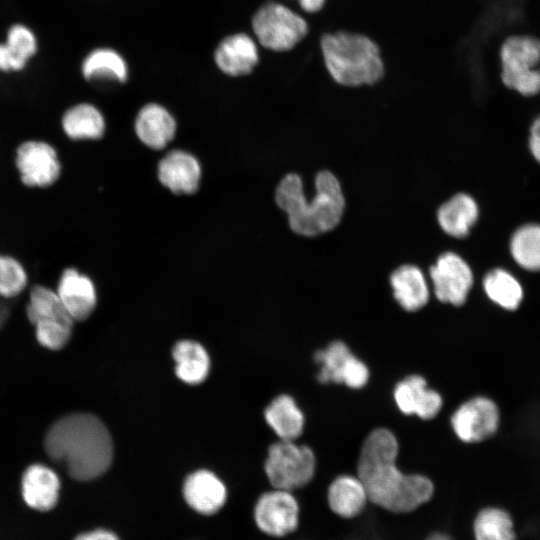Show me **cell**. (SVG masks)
Masks as SVG:
<instances>
[{"instance_id":"obj_1","label":"cell","mask_w":540,"mask_h":540,"mask_svg":"<svg viewBox=\"0 0 540 540\" xmlns=\"http://www.w3.org/2000/svg\"><path fill=\"white\" fill-rule=\"evenodd\" d=\"M398 442L388 429L378 428L365 439L357 476L365 486L369 502L396 514L415 511L432 498L434 485L421 474H405L398 469Z\"/></svg>"},{"instance_id":"obj_2","label":"cell","mask_w":540,"mask_h":540,"mask_svg":"<svg viewBox=\"0 0 540 540\" xmlns=\"http://www.w3.org/2000/svg\"><path fill=\"white\" fill-rule=\"evenodd\" d=\"M44 448L48 456L66 466L79 481L103 475L113 459V444L105 424L95 415L73 413L61 417L48 429Z\"/></svg>"},{"instance_id":"obj_3","label":"cell","mask_w":540,"mask_h":540,"mask_svg":"<svg viewBox=\"0 0 540 540\" xmlns=\"http://www.w3.org/2000/svg\"><path fill=\"white\" fill-rule=\"evenodd\" d=\"M305 196L299 175L284 176L275 190L277 206L288 216L290 229L301 236L314 237L333 230L341 221L345 198L337 177L328 170L315 177V195Z\"/></svg>"},{"instance_id":"obj_4","label":"cell","mask_w":540,"mask_h":540,"mask_svg":"<svg viewBox=\"0 0 540 540\" xmlns=\"http://www.w3.org/2000/svg\"><path fill=\"white\" fill-rule=\"evenodd\" d=\"M321 51L330 76L340 85H371L384 74L379 47L365 35L327 33L321 38Z\"/></svg>"},{"instance_id":"obj_5","label":"cell","mask_w":540,"mask_h":540,"mask_svg":"<svg viewBox=\"0 0 540 540\" xmlns=\"http://www.w3.org/2000/svg\"><path fill=\"white\" fill-rule=\"evenodd\" d=\"M12 161L18 182L28 190H49L63 177L61 152L46 138L29 137L20 141L14 148Z\"/></svg>"},{"instance_id":"obj_6","label":"cell","mask_w":540,"mask_h":540,"mask_svg":"<svg viewBox=\"0 0 540 540\" xmlns=\"http://www.w3.org/2000/svg\"><path fill=\"white\" fill-rule=\"evenodd\" d=\"M501 81L522 96L540 93V38L526 33L506 37L499 50Z\"/></svg>"},{"instance_id":"obj_7","label":"cell","mask_w":540,"mask_h":540,"mask_svg":"<svg viewBox=\"0 0 540 540\" xmlns=\"http://www.w3.org/2000/svg\"><path fill=\"white\" fill-rule=\"evenodd\" d=\"M26 315L35 326L36 339L41 346L56 351L69 342L74 320L65 310L55 289L34 284L28 293Z\"/></svg>"},{"instance_id":"obj_8","label":"cell","mask_w":540,"mask_h":540,"mask_svg":"<svg viewBox=\"0 0 540 540\" xmlns=\"http://www.w3.org/2000/svg\"><path fill=\"white\" fill-rule=\"evenodd\" d=\"M315 469L313 451L288 440L271 445L265 461V473L273 488L288 491L307 485L313 479Z\"/></svg>"},{"instance_id":"obj_9","label":"cell","mask_w":540,"mask_h":540,"mask_svg":"<svg viewBox=\"0 0 540 540\" xmlns=\"http://www.w3.org/2000/svg\"><path fill=\"white\" fill-rule=\"evenodd\" d=\"M252 28L263 47L278 52L292 49L308 32V25L300 15L275 2L263 5L256 12Z\"/></svg>"},{"instance_id":"obj_10","label":"cell","mask_w":540,"mask_h":540,"mask_svg":"<svg viewBox=\"0 0 540 540\" xmlns=\"http://www.w3.org/2000/svg\"><path fill=\"white\" fill-rule=\"evenodd\" d=\"M300 513L299 503L292 491L274 488L257 499L253 520L265 535L282 538L297 530Z\"/></svg>"},{"instance_id":"obj_11","label":"cell","mask_w":540,"mask_h":540,"mask_svg":"<svg viewBox=\"0 0 540 540\" xmlns=\"http://www.w3.org/2000/svg\"><path fill=\"white\" fill-rule=\"evenodd\" d=\"M455 434L466 443H477L492 437L500 425L497 404L483 396L464 402L452 415Z\"/></svg>"},{"instance_id":"obj_12","label":"cell","mask_w":540,"mask_h":540,"mask_svg":"<svg viewBox=\"0 0 540 540\" xmlns=\"http://www.w3.org/2000/svg\"><path fill=\"white\" fill-rule=\"evenodd\" d=\"M430 277L437 299L455 306L465 303L474 281L468 263L453 252H445L437 258L430 268Z\"/></svg>"},{"instance_id":"obj_13","label":"cell","mask_w":540,"mask_h":540,"mask_svg":"<svg viewBox=\"0 0 540 540\" xmlns=\"http://www.w3.org/2000/svg\"><path fill=\"white\" fill-rule=\"evenodd\" d=\"M314 359L320 364L317 378L321 383H343L358 389L368 381L367 366L341 341H334L325 350L317 351Z\"/></svg>"},{"instance_id":"obj_14","label":"cell","mask_w":540,"mask_h":540,"mask_svg":"<svg viewBox=\"0 0 540 540\" xmlns=\"http://www.w3.org/2000/svg\"><path fill=\"white\" fill-rule=\"evenodd\" d=\"M55 291L73 320L87 319L97 305V291L92 279L75 266L63 267Z\"/></svg>"},{"instance_id":"obj_15","label":"cell","mask_w":540,"mask_h":540,"mask_svg":"<svg viewBox=\"0 0 540 540\" xmlns=\"http://www.w3.org/2000/svg\"><path fill=\"white\" fill-rule=\"evenodd\" d=\"M202 176L198 159L184 150L169 151L158 163L159 182L176 195L195 193Z\"/></svg>"},{"instance_id":"obj_16","label":"cell","mask_w":540,"mask_h":540,"mask_svg":"<svg viewBox=\"0 0 540 540\" xmlns=\"http://www.w3.org/2000/svg\"><path fill=\"white\" fill-rule=\"evenodd\" d=\"M58 125L63 138L71 143L98 141L106 132L104 114L86 101L68 105L60 114Z\"/></svg>"},{"instance_id":"obj_17","label":"cell","mask_w":540,"mask_h":540,"mask_svg":"<svg viewBox=\"0 0 540 540\" xmlns=\"http://www.w3.org/2000/svg\"><path fill=\"white\" fill-rule=\"evenodd\" d=\"M182 493L186 504L204 516L218 513L227 500V488L223 481L213 472L203 469L185 478Z\"/></svg>"},{"instance_id":"obj_18","label":"cell","mask_w":540,"mask_h":540,"mask_svg":"<svg viewBox=\"0 0 540 540\" xmlns=\"http://www.w3.org/2000/svg\"><path fill=\"white\" fill-rule=\"evenodd\" d=\"M134 130L142 144L152 150H162L174 139L177 123L165 107L149 103L137 113Z\"/></svg>"},{"instance_id":"obj_19","label":"cell","mask_w":540,"mask_h":540,"mask_svg":"<svg viewBox=\"0 0 540 540\" xmlns=\"http://www.w3.org/2000/svg\"><path fill=\"white\" fill-rule=\"evenodd\" d=\"M394 398L404 414H416L425 420L434 418L442 406L440 394L427 388L425 379L419 375L408 376L399 382L394 389Z\"/></svg>"},{"instance_id":"obj_20","label":"cell","mask_w":540,"mask_h":540,"mask_svg":"<svg viewBox=\"0 0 540 540\" xmlns=\"http://www.w3.org/2000/svg\"><path fill=\"white\" fill-rule=\"evenodd\" d=\"M218 68L229 76L249 74L258 63L259 54L255 41L244 33H237L221 41L215 51Z\"/></svg>"},{"instance_id":"obj_21","label":"cell","mask_w":540,"mask_h":540,"mask_svg":"<svg viewBox=\"0 0 540 540\" xmlns=\"http://www.w3.org/2000/svg\"><path fill=\"white\" fill-rule=\"evenodd\" d=\"M368 502L365 486L358 476L340 475L328 487V507L341 519L352 520L359 517Z\"/></svg>"},{"instance_id":"obj_22","label":"cell","mask_w":540,"mask_h":540,"mask_svg":"<svg viewBox=\"0 0 540 540\" xmlns=\"http://www.w3.org/2000/svg\"><path fill=\"white\" fill-rule=\"evenodd\" d=\"M21 488L23 499L29 507L48 511L57 503L60 480L49 467L33 464L25 470Z\"/></svg>"},{"instance_id":"obj_23","label":"cell","mask_w":540,"mask_h":540,"mask_svg":"<svg viewBox=\"0 0 540 540\" xmlns=\"http://www.w3.org/2000/svg\"><path fill=\"white\" fill-rule=\"evenodd\" d=\"M81 77L90 83H123L128 68L123 57L114 49L99 47L91 50L81 61Z\"/></svg>"},{"instance_id":"obj_24","label":"cell","mask_w":540,"mask_h":540,"mask_svg":"<svg viewBox=\"0 0 540 540\" xmlns=\"http://www.w3.org/2000/svg\"><path fill=\"white\" fill-rule=\"evenodd\" d=\"M437 221L441 229L454 238L466 237L479 216L478 205L466 193H457L437 210Z\"/></svg>"},{"instance_id":"obj_25","label":"cell","mask_w":540,"mask_h":540,"mask_svg":"<svg viewBox=\"0 0 540 540\" xmlns=\"http://www.w3.org/2000/svg\"><path fill=\"white\" fill-rule=\"evenodd\" d=\"M390 283L395 299L406 311H416L427 304L429 289L417 266L405 264L398 267L392 272Z\"/></svg>"},{"instance_id":"obj_26","label":"cell","mask_w":540,"mask_h":540,"mask_svg":"<svg viewBox=\"0 0 540 540\" xmlns=\"http://www.w3.org/2000/svg\"><path fill=\"white\" fill-rule=\"evenodd\" d=\"M473 540H516L515 522L508 510L490 505L479 509L472 520Z\"/></svg>"},{"instance_id":"obj_27","label":"cell","mask_w":540,"mask_h":540,"mask_svg":"<svg viewBox=\"0 0 540 540\" xmlns=\"http://www.w3.org/2000/svg\"><path fill=\"white\" fill-rule=\"evenodd\" d=\"M176 362L175 372L179 379L188 384H199L209 373L210 360L201 344L182 340L172 350Z\"/></svg>"},{"instance_id":"obj_28","label":"cell","mask_w":540,"mask_h":540,"mask_svg":"<svg viewBox=\"0 0 540 540\" xmlns=\"http://www.w3.org/2000/svg\"><path fill=\"white\" fill-rule=\"evenodd\" d=\"M265 419L282 440L293 441L303 431V413L288 395L272 400L265 410Z\"/></svg>"},{"instance_id":"obj_29","label":"cell","mask_w":540,"mask_h":540,"mask_svg":"<svg viewBox=\"0 0 540 540\" xmlns=\"http://www.w3.org/2000/svg\"><path fill=\"white\" fill-rule=\"evenodd\" d=\"M483 289L493 303L509 312L517 310L524 298L518 279L502 268H495L485 275Z\"/></svg>"},{"instance_id":"obj_30","label":"cell","mask_w":540,"mask_h":540,"mask_svg":"<svg viewBox=\"0 0 540 540\" xmlns=\"http://www.w3.org/2000/svg\"><path fill=\"white\" fill-rule=\"evenodd\" d=\"M16 62L18 74L24 72L39 52L40 43L35 30L24 22L11 23L3 37Z\"/></svg>"},{"instance_id":"obj_31","label":"cell","mask_w":540,"mask_h":540,"mask_svg":"<svg viewBox=\"0 0 540 540\" xmlns=\"http://www.w3.org/2000/svg\"><path fill=\"white\" fill-rule=\"evenodd\" d=\"M510 252L521 268L531 272L540 271V225L519 227L511 237Z\"/></svg>"},{"instance_id":"obj_32","label":"cell","mask_w":540,"mask_h":540,"mask_svg":"<svg viewBox=\"0 0 540 540\" xmlns=\"http://www.w3.org/2000/svg\"><path fill=\"white\" fill-rule=\"evenodd\" d=\"M28 284L29 272L25 262L12 252L0 250V297H18Z\"/></svg>"},{"instance_id":"obj_33","label":"cell","mask_w":540,"mask_h":540,"mask_svg":"<svg viewBox=\"0 0 540 540\" xmlns=\"http://www.w3.org/2000/svg\"><path fill=\"white\" fill-rule=\"evenodd\" d=\"M529 149L540 164V116L534 120L530 128Z\"/></svg>"},{"instance_id":"obj_34","label":"cell","mask_w":540,"mask_h":540,"mask_svg":"<svg viewBox=\"0 0 540 540\" xmlns=\"http://www.w3.org/2000/svg\"><path fill=\"white\" fill-rule=\"evenodd\" d=\"M75 540H120V538L113 531L101 528L82 533Z\"/></svg>"},{"instance_id":"obj_35","label":"cell","mask_w":540,"mask_h":540,"mask_svg":"<svg viewBox=\"0 0 540 540\" xmlns=\"http://www.w3.org/2000/svg\"><path fill=\"white\" fill-rule=\"evenodd\" d=\"M301 8L309 13H314L322 9L325 0H297Z\"/></svg>"},{"instance_id":"obj_36","label":"cell","mask_w":540,"mask_h":540,"mask_svg":"<svg viewBox=\"0 0 540 540\" xmlns=\"http://www.w3.org/2000/svg\"><path fill=\"white\" fill-rule=\"evenodd\" d=\"M424 540H453L451 536L444 532H433L427 536Z\"/></svg>"}]
</instances>
